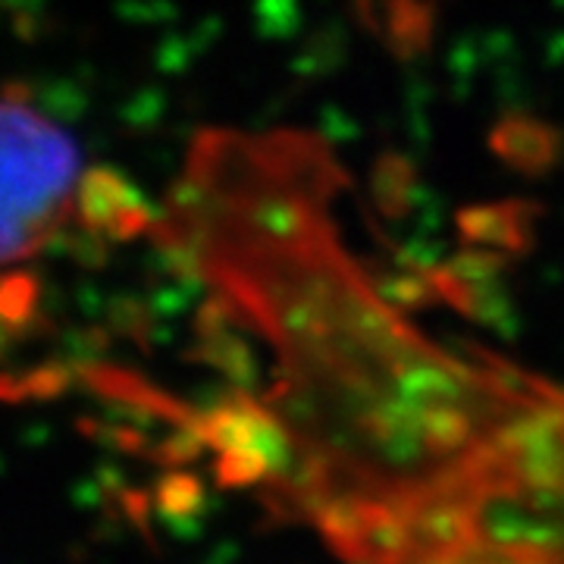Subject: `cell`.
Here are the masks:
<instances>
[{
    "label": "cell",
    "instance_id": "cell-7",
    "mask_svg": "<svg viewBox=\"0 0 564 564\" xmlns=\"http://www.w3.org/2000/svg\"><path fill=\"white\" fill-rule=\"evenodd\" d=\"M370 192L373 204L383 214L386 220H404L417 210L421 204V185H417V166L408 154L399 151H386L373 163V176H370Z\"/></svg>",
    "mask_w": 564,
    "mask_h": 564
},
{
    "label": "cell",
    "instance_id": "cell-12",
    "mask_svg": "<svg viewBox=\"0 0 564 564\" xmlns=\"http://www.w3.org/2000/svg\"><path fill=\"white\" fill-rule=\"evenodd\" d=\"M373 289L380 292L389 307H402V311H421L433 302H443L436 285L430 280V273H414V270H399V273H377Z\"/></svg>",
    "mask_w": 564,
    "mask_h": 564
},
{
    "label": "cell",
    "instance_id": "cell-22",
    "mask_svg": "<svg viewBox=\"0 0 564 564\" xmlns=\"http://www.w3.org/2000/svg\"><path fill=\"white\" fill-rule=\"evenodd\" d=\"M188 54H195V47H185L180 39H170L166 44H163L161 61H158V63H161V69L173 73V69H182V66H185Z\"/></svg>",
    "mask_w": 564,
    "mask_h": 564
},
{
    "label": "cell",
    "instance_id": "cell-20",
    "mask_svg": "<svg viewBox=\"0 0 564 564\" xmlns=\"http://www.w3.org/2000/svg\"><path fill=\"white\" fill-rule=\"evenodd\" d=\"M39 101L51 117H57L63 122L76 120V117H82V110H85V95L76 88V82L69 79L44 85L39 91Z\"/></svg>",
    "mask_w": 564,
    "mask_h": 564
},
{
    "label": "cell",
    "instance_id": "cell-4",
    "mask_svg": "<svg viewBox=\"0 0 564 564\" xmlns=\"http://www.w3.org/2000/svg\"><path fill=\"white\" fill-rule=\"evenodd\" d=\"M543 217V207L524 198L511 202L477 204L455 214V226L464 245L496 248L511 258H524L536 245V220Z\"/></svg>",
    "mask_w": 564,
    "mask_h": 564
},
{
    "label": "cell",
    "instance_id": "cell-3",
    "mask_svg": "<svg viewBox=\"0 0 564 564\" xmlns=\"http://www.w3.org/2000/svg\"><path fill=\"white\" fill-rule=\"evenodd\" d=\"M76 220L107 242H132L151 232L158 217L139 188L113 166H91L76 188Z\"/></svg>",
    "mask_w": 564,
    "mask_h": 564
},
{
    "label": "cell",
    "instance_id": "cell-9",
    "mask_svg": "<svg viewBox=\"0 0 564 564\" xmlns=\"http://www.w3.org/2000/svg\"><path fill=\"white\" fill-rule=\"evenodd\" d=\"M41 280L32 270H13L3 276L0 285V314H3V333L13 336H35L47 333V321L41 317Z\"/></svg>",
    "mask_w": 564,
    "mask_h": 564
},
{
    "label": "cell",
    "instance_id": "cell-13",
    "mask_svg": "<svg viewBox=\"0 0 564 564\" xmlns=\"http://www.w3.org/2000/svg\"><path fill=\"white\" fill-rule=\"evenodd\" d=\"M214 477L220 489H245V486L261 484L263 477H273V462L261 448L223 452L214 462Z\"/></svg>",
    "mask_w": 564,
    "mask_h": 564
},
{
    "label": "cell",
    "instance_id": "cell-14",
    "mask_svg": "<svg viewBox=\"0 0 564 564\" xmlns=\"http://www.w3.org/2000/svg\"><path fill=\"white\" fill-rule=\"evenodd\" d=\"M76 426H79L82 436H88L91 443L104 445L110 452H122V455H135V458H148L151 462L154 443L148 440V433L141 430L139 423H107L82 417Z\"/></svg>",
    "mask_w": 564,
    "mask_h": 564
},
{
    "label": "cell",
    "instance_id": "cell-18",
    "mask_svg": "<svg viewBox=\"0 0 564 564\" xmlns=\"http://www.w3.org/2000/svg\"><path fill=\"white\" fill-rule=\"evenodd\" d=\"M202 430H173L166 440L154 443V452H151V462L158 467H166V470H180L185 464L198 462L204 448Z\"/></svg>",
    "mask_w": 564,
    "mask_h": 564
},
{
    "label": "cell",
    "instance_id": "cell-23",
    "mask_svg": "<svg viewBox=\"0 0 564 564\" xmlns=\"http://www.w3.org/2000/svg\"><path fill=\"white\" fill-rule=\"evenodd\" d=\"M323 122H333V126H329L326 132H329V135H336V139H348V135H355V129H348L351 122L345 120L339 110H333V107H326V113H323Z\"/></svg>",
    "mask_w": 564,
    "mask_h": 564
},
{
    "label": "cell",
    "instance_id": "cell-21",
    "mask_svg": "<svg viewBox=\"0 0 564 564\" xmlns=\"http://www.w3.org/2000/svg\"><path fill=\"white\" fill-rule=\"evenodd\" d=\"M113 499L120 502L126 521L135 527L144 540H151V496H148L144 489H129V486H122Z\"/></svg>",
    "mask_w": 564,
    "mask_h": 564
},
{
    "label": "cell",
    "instance_id": "cell-16",
    "mask_svg": "<svg viewBox=\"0 0 564 564\" xmlns=\"http://www.w3.org/2000/svg\"><path fill=\"white\" fill-rule=\"evenodd\" d=\"M154 304L139 302V299H113L107 304V329H113L117 336L135 343L139 348H151L154 339Z\"/></svg>",
    "mask_w": 564,
    "mask_h": 564
},
{
    "label": "cell",
    "instance_id": "cell-25",
    "mask_svg": "<svg viewBox=\"0 0 564 564\" xmlns=\"http://www.w3.org/2000/svg\"><path fill=\"white\" fill-rule=\"evenodd\" d=\"M411 564H455V562H440V558H417V562Z\"/></svg>",
    "mask_w": 564,
    "mask_h": 564
},
{
    "label": "cell",
    "instance_id": "cell-11",
    "mask_svg": "<svg viewBox=\"0 0 564 564\" xmlns=\"http://www.w3.org/2000/svg\"><path fill=\"white\" fill-rule=\"evenodd\" d=\"M154 505L173 533H182V527H198L204 511L202 477L188 470H166L154 486Z\"/></svg>",
    "mask_w": 564,
    "mask_h": 564
},
{
    "label": "cell",
    "instance_id": "cell-19",
    "mask_svg": "<svg viewBox=\"0 0 564 564\" xmlns=\"http://www.w3.org/2000/svg\"><path fill=\"white\" fill-rule=\"evenodd\" d=\"M254 22H258V32L267 39H289L302 25L299 0H258Z\"/></svg>",
    "mask_w": 564,
    "mask_h": 564
},
{
    "label": "cell",
    "instance_id": "cell-1",
    "mask_svg": "<svg viewBox=\"0 0 564 564\" xmlns=\"http://www.w3.org/2000/svg\"><path fill=\"white\" fill-rule=\"evenodd\" d=\"M79 151L29 104L3 101V261L17 263L61 239L76 214Z\"/></svg>",
    "mask_w": 564,
    "mask_h": 564
},
{
    "label": "cell",
    "instance_id": "cell-24",
    "mask_svg": "<svg viewBox=\"0 0 564 564\" xmlns=\"http://www.w3.org/2000/svg\"><path fill=\"white\" fill-rule=\"evenodd\" d=\"M355 10H358V20H361L370 32H380V25H377V3H373V0H355Z\"/></svg>",
    "mask_w": 564,
    "mask_h": 564
},
{
    "label": "cell",
    "instance_id": "cell-10",
    "mask_svg": "<svg viewBox=\"0 0 564 564\" xmlns=\"http://www.w3.org/2000/svg\"><path fill=\"white\" fill-rule=\"evenodd\" d=\"M76 367L69 361H44L29 367L25 373L13 377L7 373L0 380V395L3 402L20 404V402H54L69 392V386L76 383Z\"/></svg>",
    "mask_w": 564,
    "mask_h": 564
},
{
    "label": "cell",
    "instance_id": "cell-15",
    "mask_svg": "<svg viewBox=\"0 0 564 564\" xmlns=\"http://www.w3.org/2000/svg\"><path fill=\"white\" fill-rule=\"evenodd\" d=\"M458 280L470 285H492L502 282V273L511 267V254L496 251V248H480V245H464L458 254L443 261Z\"/></svg>",
    "mask_w": 564,
    "mask_h": 564
},
{
    "label": "cell",
    "instance_id": "cell-5",
    "mask_svg": "<svg viewBox=\"0 0 564 564\" xmlns=\"http://www.w3.org/2000/svg\"><path fill=\"white\" fill-rule=\"evenodd\" d=\"M489 151L521 176H545L564 158V132L524 110H508L489 132Z\"/></svg>",
    "mask_w": 564,
    "mask_h": 564
},
{
    "label": "cell",
    "instance_id": "cell-6",
    "mask_svg": "<svg viewBox=\"0 0 564 564\" xmlns=\"http://www.w3.org/2000/svg\"><path fill=\"white\" fill-rule=\"evenodd\" d=\"M436 0H386L383 35L402 63L421 61L436 32Z\"/></svg>",
    "mask_w": 564,
    "mask_h": 564
},
{
    "label": "cell",
    "instance_id": "cell-2",
    "mask_svg": "<svg viewBox=\"0 0 564 564\" xmlns=\"http://www.w3.org/2000/svg\"><path fill=\"white\" fill-rule=\"evenodd\" d=\"M79 383L95 392L107 408L120 411L129 423H166L173 430H202V414L163 392L161 386L148 383L144 377L126 370L120 364L85 361L73 364Z\"/></svg>",
    "mask_w": 564,
    "mask_h": 564
},
{
    "label": "cell",
    "instance_id": "cell-8",
    "mask_svg": "<svg viewBox=\"0 0 564 564\" xmlns=\"http://www.w3.org/2000/svg\"><path fill=\"white\" fill-rule=\"evenodd\" d=\"M239 329L242 326H226V329H217V333L198 336V343L185 351V361L214 367V370L226 373L232 383L251 389L258 383V361H254V351L239 336Z\"/></svg>",
    "mask_w": 564,
    "mask_h": 564
},
{
    "label": "cell",
    "instance_id": "cell-17",
    "mask_svg": "<svg viewBox=\"0 0 564 564\" xmlns=\"http://www.w3.org/2000/svg\"><path fill=\"white\" fill-rule=\"evenodd\" d=\"M343 61H345L343 29L329 25V29H323V32H317V35L311 39L307 51H304L302 57L295 61V73H299V76H323V73L336 69Z\"/></svg>",
    "mask_w": 564,
    "mask_h": 564
}]
</instances>
